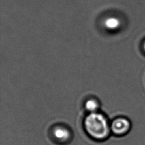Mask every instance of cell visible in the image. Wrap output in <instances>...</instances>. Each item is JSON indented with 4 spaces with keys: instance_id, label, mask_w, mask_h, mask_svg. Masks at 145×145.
Listing matches in <instances>:
<instances>
[{
    "instance_id": "3",
    "label": "cell",
    "mask_w": 145,
    "mask_h": 145,
    "mask_svg": "<svg viewBox=\"0 0 145 145\" xmlns=\"http://www.w3.org/2000/svg\"><path fill=\"white\" fill-rule=\"evenodd\" d=\"M101 103L100 100L95 96L86 97L83 103V106L88 113L99 112Z\"/></svg>"
},
{
    "instance_id": "4",
    "label": "cell",
    "mask_w": 145,
    "mask_h": 145,
    "mask_svg": "<svg viewBox=\"0 0 145 145\" xmlns=\"http://www.w3.org/2000/svg\"><path fill=\"white\" fill-rule=\"evenodd\" d=\"M102 24L105 30L112 31L116 30L120 27L121 22L116 16L105 15L103 19Z\"/></svg>"
},
{
    "instance_id": "6",
    "label": "cell",
    "mask_w": 145,
    "mask_h": 145,
    "mask_svg": "<svg viewBox=\"0 0 145 145\" xmlns=\"http://www.w3.org/2000/svg\"><path fill=\"white\" fill-rule=\"evenodd\" d=\"M144 50H145V44H144Z\"/></svg>"
},
{
    "instance_id": "2",
    "label": "cell",
    "mask_w": 145,
    "mask_h": 145,
    "mask_svg": "<svg viewBox=\"0 0 145 145\" xmlns=\"http://www.w3.org/2000/svg\"><path fill=\"white\" fill-rule=\"evenodd\" d=\"M110 131L116 135H122L129 130L130 124L129 121L125 118L114 119L110 124Z\"/></svg>"
},
{
    "instance_id": "1",
    "label": "cell",
    "mask_w": 145,
    "mask_h": 145,
    "mask_svg": "<svg viewBox=\"0 0 145 145\" xmlns=\"http://www.w3.org/2000/svg\"><path fill=\"white\" fill-rule=\"evenodd\" d=\"M83 125L87 134L96 140L107 139L111 131L106 117L99 112L88 113L84 118Z\"/></svg>"
},
{
    "instance_id": "5",
    "label": "cell",
    "mask_w": 145,
    "mask_h": 145,
    "mask_svg": "<svg viewBox=\"0 0 145 145\" xmlns=\"http://www.w3.org/2000/svg\"><path fill=\"white\" fill-rule=\"evenodd\" d=\"M53 134L54 138L59 142H66L71 137L69 130L63 126H56L53 131Z\"/></svg>"
}]
</instances>
